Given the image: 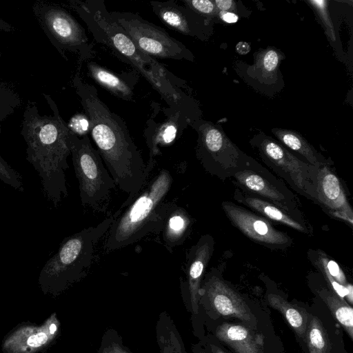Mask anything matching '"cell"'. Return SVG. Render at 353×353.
<instances>
[{"mask_svg": "<svg viewBox=\"0 0 353 353\" xmlns=\"http://www.w3.org/2000/svg\"><path fill=\"white\" fill-rule=\"evenodd\" d=\"M72 85L88 119L90 133L100 156L116 185L128 194L115 212L118 214L139 193L156 160L144 163L125 121L99 98L93 85L82 79L79 69L73 77Z\"/></svg>", "mask_w": 353, "mask_h": 353, "instance_id": "1", "label": "cell"}, {"mask_svg": "<svg viewBox=\"0 0 353 353\" xmlns=\"http://www.w3.org/2000/svg\"><path fill=\"white\" fill-rule=\"evenodd\" d=\"M65 6L77 14L94 41L109 48L143 76L169 108L181 112L190 121L196 119L194 104L182 90V79L135 46L123 29L110 19L103 0H69Z\"/></svg>", "mask_w": 353, "mask_h": 353, "instance_id": "2", "label": "cell"}, {"mask_svg": "<svg viewBox=\"0 0 353 353\" xmlns=\"http://www.w3.org/2000/svg\"><path fill=\"white\" fill-rule=\"evenodd\" d=\"M43 96L53 114H40L37 103L28 101L21 134L27 146L26 159L38 172L45 196L57 207L68 194L65 171L69 168L70 129L51 97L44 93Z\"/></svg>", "mask_w": 353, "mask_h": 353, "instance_id": "3", "label": "cell"}, {"mask_svg": "<svg viewBox=\"0 0 353 353\" xmlns=\"http://www.w3.org/2000/svg\"><path fill=\"white\" fill-rule=\"evenodd\" d=\"M173 179L161 169L147 179L134 199L118 214L106 232L104 250L110 252L131 245L149 234H159L166 215L174 203L166 201Z\"/></svg>", "mask_w": 353, "mask_h": 353, "instance_id": "4", "label": "cell"}, {"mask_svg": "<svg viewBox=\"0 0 353 353\" xmlns=\"http://www.w3.org/2000/svg\"><path fill=\"white\" fill-rule=\"evenodd\" d=\"M113 215L95 226H89L65 238L43 265L39 285L43 294L56 297L88 273L97 245L111 226Z\"/></svg>", "mask_w": 353, "mask_h": 353, "instance_id": "5", "label": "cell"}, {"mask_svg": "<svg viewBox=\"0 0 353 353\" xmlns=\"http://www.w3.org/2000/svg\"><path fill=\"white\" fill-rule=\"evenodd\" d=\"M69 145L81 205L97 212H105L117 185L114 180L88 135L80 137L70 130Z\"/></svg>", "mask_w": 353, "mask_h": 353, "instance_id": "6", "label": "cell"}, {"mask_svg": "<svg viewBox=\"0 0 353 353\" xmlns=\"http://www.w3.org/2000/svg\"><path fill=\"white\" fill-rule=\"evenodd\" d=\"M32 11L40 28L61 56L68 60L66 52L79 57V67L91 60L95 54L94 46L83 27L63 6L37 0Z\"/></svg>", "mask_w": 353, "mask_h": 353, "instance_id": "7", "label": "cell"}, {"mask_svg": "<svg viewBox=\"0 0 353 353\" xmlns=\"http://www.w3.org/2000/svg\"><path fill=\"white\" fill-rule=\"evenodd\" d=\"M108 15L146 54L153 58L192 60V53L182 42L139 14L130 12L108 11Z\"/></svg>", "mask_w": 353, "mask_h": 353, "instance_id": "8", "label": "cell"}, {"mask_svg": "<svg viewBox=\"0 0 353 353\" xmlns=\"http://www.w3.org/2000/svg\"><path fill=\"white\" fill-rule=\"evenodd\" d=\"M188 125L198 132L196 156L206 170L221 177L223 170L234 175L242 169L237 150L221 130L208 122L196 119L189 120Z\"/></svg>", "mask_w": 353, "mask_h": 353, "instance_id": "9", "label": "cell"}, {"mask_svg": "<svg viewBox=\"0 0 353 353\" xmlns=\"http://www.w3.org/2000/svg\"><path fill=\"white\" fill-rule=\"evenodd\" d=\"M259 150L265 161L300 193L316 200L318 168L302 161L283 146L264 139Z\"/></svg>", "mask_w": 353, "mask_h": 353, "instance_id": "10", "label": "cell"}, {"mask_svg": "<svg viewBox=\"0 0 353 353\" xmlns=\"http://www.w3.org/2000/svg\"><path fill=\"white\" fill-rule=\"evenodd\" d=\"M61 323L56 312L41 324L23 322L13 327L3 339V353H38L51 347L60 335Z\"/></svg>", "mask_w": 353, "mask_h": 353, "instance_id": "11", "label": "cell"}, {"mask_svg": "<svg viewBox=\"0 0 353 353\" xmlns=\"http://www.w3.org/2000/svg\"><path fill=\"white\" fill-rule=\"evenodd\" d=\"M213 246L212 238L204 235L186 253L184 278L180 279V289L184 303L192 314L199 313V290Z\"/></svg>", "mask_w": 353, "mask_h": 353, "instance_id": "12", "label": "cell"}, {"mask_svg": "<svg viewBox=\"0 0 353 353\" xmlns=\"http://www.w3.org/2000/svg\"><path fill=\"white\" fill-rule=\"evenodd\" d=\"M222 207L231 222L251 240L272 247H286L292 243L289 236L264 218L230 202H223Z\"/></svg>", "mask_w": 353, "mask_h": 353, "instance_id": "13", "label": "cell"}, {"mask_svg": "<svg viewBox=\"0 0 353 353\" xmlns=\"http://www.w3.org/2000/svg\"><path fill=\"white\" fill-rule=\"evenodd\" d=\"M201 297H205L221 316L236 317L248 323L253 321L250 308L242 297L215 275L208 276L201 285Z\"/></svg>", "mask_w": 353, "mask_h": 353, "instance_id": "14", "label": "cell"}, {"mask_svg": "<svg viewBox=\"0 0 353 353\" xmlns=\"http://www.w3.org/2000/svg\"><path fill=\"white\" fill-rule=\"evenodd\" d=\"M316 201L335 217L353 223V210L338 176L327 165L319 167L316 175Z\"/></svg>", "mask_w": 353, "mask_h": 353, "instance_id": "15", "label": "cell"}, {"mask_svg": "<svg viewBox=\"0 0 353 353\" xmlns=\"http://www.w3.org/2000/svg\"><path fill=\"white\" fill-rule=\"evenodd\" d=\"M165 117L157 122L151 116L146 123L144 130L145 142L149 149V159L155 160V157L161 154L160 147L168 146L181 135L188 125V119L179 111L170 108H164Z\"/></svg>", "mask_w": 353, "mask_h": 353, "instance_id": "16", "label": "cell"}, {"mask_svg": "<svg viewBox=\"0 0 353 353\" xmlns=\"http://www.w3.org/2000/svg\"><path fill=\"white\" fill-rule=\"evenodd\" d=\"M239 184L245 190L254 193L264 198L265 201L275 205L285 212L292 216L297 213L295 201L291 196L286 194V191L281 190L277 185L271 183L269 179L263 174L243 168L237 171L233 175Z\"/></svg>", "mask_w": 353, "mask_h": 353, "instance_id": "17", "label": "cell"}, {"mask_svg": "<svg viewBox=\"0 0 353 353\" xmlns=\"http://www.w3.org/2000/svg\"><path fill=\"white\" fill-rule=\"evenodd\" d=\"M88 75L97 84L116 97L127 101L134 100V88L139 74L136 71L115 73L89 60L85 62Z\"/></svg>", "mask_w": 353, "mask_h": 353, "instance_id": "18", "label": "cell"}, {"mask_svg": "<svg viewBox=\"0 0 353 353\" xmlns=\"http://www.w3.org/2000/svg\"><path fill=\"white\" fill-rule=\"evenodd\" d=\"M153 12L169 28L181 34L193 36L198 33L199 21L196 13L174 0L151 1Z\"/></svg>", "mask_w": 353, "mask_h": 353, "instance_id": "19", "label": "cell"}, {"mask_svg": "<svg viewBox=\"0 0 353 353\" xmlns=\"http://www.w3.org/2000/svg\"><path fill=\"white\" fill-rule=\"evenodd\" d=\"M216 336L236 353H263V336L242 325L223 323L216 328Z\"/></svg>", "mask_w": 353, "mask_h": 353, "instance_id": "20", "label": "cell"}, {"mask_svg": "<svg viewBox=\"0 0 353 353\" xmlns=\"http://www.w3.org/2000/svg\"><path fill=\"white\" fill-rule=\"evenodd\" d=\"M192 218L176 202L170 208L160 234L163 245L172 253L173 249L181 245L190 234Z\"/></svg>", "mask_w": 353, "mask_h": 353, "instance_id": "21", "label": "cell"}, {"mask_svg": "<svg viewBox=\"0 0 353 353\" xmlns=\"http://www.w3.org/2000/svg\"><path fill=\"white\" fill-rule=\"evenodd\" d=\"M236 197L240 202L243 203L270 220L283 224L297 231L309 233L307 228L302 222L299 221L291 214L263 199L245 194L242 195L239 192L236 194Z\"/></svg>", "mask_w": 353, "mask_h": 353, "instance_id": "22", "label": "cell"}, {"mask_svg": "<svg viewBox=\"0 0 353 353\" xmlns=\"http://www.w3.org/2000/svg\"><path fill=\"white\" fill-rule=\"evenodd\" d=\"M156 337L160 353H187L181 336L166 312H162L159 316Z\"/></svg>", "mask_w": 353, "mask_h": 353, "instance_id": "23", "label": "cell"}, {"mask_svg": "<svg viewBox=\"0 0 353 353\" xmlns=\"http://www.w3.org/2000/svg\"><path fill=\"white\" fill-rule=\"evenodd\" d=\"M268 301L272 307L281 313L296 334L305 338L308 321L305 310L288 302L278 294H268Z\"/></svg>", "mask_w": 353, "mask_h": 353, "instance_id": "24", "label": "cell"}, {"mask_svg": "<svg viewBox=\"0 0 353 353\" xmlns=\"http://www.w3.org/2000/svg\"><path fill=\"white\" fill-rule=\"evenodd\" d=\"M274 134L288 148L304 157L308 163L317 168L327 165L323 157L298 133L290 130H274Z\"/></svg>", "mask_w": 353, "mask_h": 353, "instance_id": "25", "label": "cell"}, {"mask_svg": "<svg viewBox=\"0 0 353 353\" xmlns=\"http://www.w3.org/2000/svg\"><path fill=\"white\" fill-rule=\"evenodd\" d=\"M334 318L342 325L352 339L353 337V309L345 300L341 299L332 292L323 289L319 292Z\"/></svg>", "mask_w": 353, "mask_h": 353, "instance_id": "26", "label": "cell"}, {"mask_svg": "<svg viewBox=\"0 0 353 353\" xmlns=\"http://www.w3.org/2000/svg\"><path fill=\"white\" fill-rule=\"evenodd\" d=\"M305 339L309 353H330L331 345L327 333L316 316H310Z\"/></svg>", "mask_w": 353, "mask_h": 353, "instance_id": "27", "label": "cell"}, {"mask_svg": "<svg viewBox=\"0 0 353 353\" xmlns=\"http://www.w3.org/2000/svg\"><path fill=\"white\" fill-rule=\"evenodd\" d=\"M22 99L9 83L0 81V133L2 123L21 105Z\"/></svg>", "mask_w": 353, "mask_h": 353, "instance_id": "28", "label": "cell"}, {"mask_svg": "<svg viewBox=\"0 0 353 353\" xmlns=\"http://www.w3.org/2000/svg\"><path fill=\"white\" fill-rule=\"evenodd\" d=\"M96 353H132L126 347L120 334L113 329L107 330Z\"/></svg>", "mask_w": 353, "mask_h": 353, "instance_id": "29", "label": "cell"}, {"mask_svg": "<svg viewBox=\"0 0 353 353\" xmlns=\"http://www.w3.org/2000/svg\"><path fill=\"white\" fill-rule=\"evenodd\" d=\"M0 180L16 190H24L21 174L0 156Z\"/></svg>", "mask_w": 353, "mask_h": 353, "instance_id": "30", "label": "cell"}, {"mask_svg": "<svg viewBox=\"0 0 353 353\" xmlns=\"http://www.w3.org/2000/svg\"><path fill=\"white\" fill-rule=\"evenodd\" d=\"M317 265L320 269L326 271L340 284L344 286L347 284L345 274L339 265L334 261L328 259L323 253L321 252Z\"/></svg>", "mask_w": 353, "mask_h": 353, "instance_id": "31", "label": "cell"}, {"mask_svg": "<svg viewBox=\"0 0 353 353\" xmlns=\"http://www.w3.org/2000/svg\"><path fill=\"white\" fill-rule=\"evenodd\" d=\"M181 1L196 14L210 15L214 12V3L210 0H181Z\"/></svg>", "mask_w": 353, "mask_h": 353, "instance_id": "32", "label": "cell"}, {"mask_svg": "<svg viewBox=\"0 0 353 353\" xmlns=\"http://www.w3.org/2000/svg\"><path fill=\"white\" fill-rule=\"evenodd\" d=\"M279 56L277 53L272 50L267 51L263 57V66L265 71L272 72L278 65Z\"/></svg>", "mask_w": 353, "mask_h": 353, "instance_id": "33", "label": "cell"}, {"mask_svg": "<svg viewBox=\"0 0 353 353\" xmlns=\"http://www.w3.org/2000/svg\"><path fill=\"white\" fill-rule=\"evenodd\" d=\"M214 3L217 8L226 11L234 7V3L232 0H216Z\"/></svg>", "mask_w": 353, "mask_h": 353, "instance_id": "34", "label": "cell"}, {"mask_svg": "<svg viewBox=\"0 0 353 353\" xmlns=\"http://www.w3.org/2000/svg\"><path fill=\"white\" fill-rule=\"evenodd\" d=\"M0 30L6 32H14L16 31V28L0 17Z\"/></svg>", "mask_w": 353, "mask_h": 353, "instance_id": "35", "label": "cell"}, {"mask_svg": "<svg viewBox=\"0 0 353 353\" xmlns=\"http://www.w3.org/2000/svg\"><path fill=\"white\" fill-rule=\"evenodd\" d=\"M236 51L241 54H247L250 50V45L246 42H239L236 46Z\"/></svg>", "mask_w": 353, "mask_h": 353, "instance_id": "36", "label": "cell"}, {"mask_svg": "<svg viewBox=\"0 0 353 353\" xmlns=\"http://www.w3.org/2000/svg\"><path fill=\"white\" fill-rule=\"evenodd\" d=\"M221 18L227 23H235L238 17L232 12H225L221 15Z\"/></svg>", "mask_w": 353, "mask_h": 353, "instance_id": "37", "label": "cell"}, {"mask_svg": "<svg viewBox=\"0 0 353 353\" xmlns=\"http://www.w3.org/2000/svg\"><path fill=\"white\" fill-rule=\"evenodd\" d=\"M346 287L347 288V294L346 295V298L347 299V301H349L350 303L352 304V302H353V294H352V292H353V289H352V285L350 283H347L346 285Z\"/></svg>", "mask_w": 353, "mask_h": 353, "instance_id": "38", "label": "cell"}, {"mask_svg": "<svg viewBox=\"0 0 353 353\" xmlns=\"http://www.w3.org/2000/svg\"><path fill=\"white\" fill-rule=\"evenodd\" d=\"M213 350H214V353H225L219 348H215V349L214 348Z\"/></svg>", "mask_w": 353, "mask_h": 353, "instance_id": "39", "label": "cell"}]
</instances>
